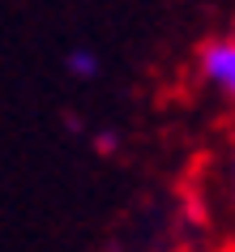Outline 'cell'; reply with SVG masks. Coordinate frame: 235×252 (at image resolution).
I'll use <instances>...</instances> for the list:
<instances>
[{
    "label": "cell",
    "mask_w": 235,
    "mask_h": 252,
    "mask_svg": "<svg viewBox=\"0 0 235 252\" xmlns=\"http://www.w3.org/2000/svg\"><path fill=\"white\" fill-rule=\"evenodd\" d=\"M227 252H235V244H231V248H227Z\"/></svg>",
    "instance_id": "obj_5"
},
{
    "label": "cell",
    "mask_w": 235,
    "mask_h": 252,
    "mask_svg": "<svg viewBox=\"0 0 235 252\" xmlns=\"http://www.w3.org/2000/svg\"><path fill=\"white\" fill-rule=\"evenodd\" d=\"M197 73L205 81V90L218 98L235 103V34H218L197 47Z\"/></svg>",
    "instance_id": "obj_1"
},
{
    "label": "cell",
    "mask_w": 235,
    "mask_h": 252,
    "mask_svg": "<svg viewBox=\"0 0 235 252\" xmlns=\"http://www.w3.org/2000/svg\"><path fill=\"white\" fill-rule=\"evenodd\" d=\"M94 150H99V154H116L120 150V133H111V128H107V133H94Z\"/></svg>",
    "instance_id": "obj_3"
},
{
    "label": "cell",
    "mask_w": 235,
    "mask_h": 252,
    "mask_svg": "<svg viewBox=\"0 0 235 252\" xmlns=\"http://www.w3.org/2000/svg\"><path fill=\"white\" fill-rule=\"evenodd\" d=\"M227 175H231V205H235V150H231V171Z\"/></svg>",
    "instance_id": "obj_4"
},
{
    "label": "cell",
    "mask_w": 235,
    "mask_h": 252,
    "mask_svg": "<svg viewBox=\"0 0 235 252\" xmlns=\"http://www.w3.org/2000/svg\"><path fill=\"white\" fill-rule=\"evenodd\" d=\"M65 73L77 77V81H94L103 73V60H99V52H90V47H73V52H65Z\"/></svg>",
    "instance_id": "obj_2"
}]
</instances>
